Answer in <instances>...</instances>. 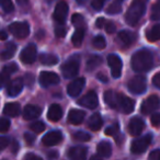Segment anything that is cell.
Masks as SVG:
<instances>
[{
  "label": "cell",
  "mask_w": 160,
  "mask_h": 160,
  "mask_svg": "<svg viewBox=\"0 0 160 160\" xmlns=\"http://www.w3.org/2000/svg\"><path fill=\"white\" fill-rule=\"evenodd\" d=\"M103 25H104V19H103V18L97 19V21H96V27L98 28V29H101V28H103Z\"/></svg>",
  "instance_id": "52"
},
{
  "label": "cell",
  "mask_w": 160,
  "mask_h": 160,
  "mask_svg": "<svg viewBox=\"0 0 160 160\" xmlns=\"http://www.w3.org/2000/svg\"><path fill=\"white\" fill-rule=\"evenodd\" d=\"M76 1H77L79 5H83V3H86V1H87V0H76Z\"/></svg>",
  "instance_id": "59"
},
{
  "label": "cell",
  "mask_w": 160,
  "mask_h": 160,
  "mask_svg": "<svg viewBox=\"0 0 160 160\" xmlns=\"http://www.w3.org/2000/svg\"><path fill=\"white\" fill-rule=\"evenodd\" d=\"M151 19L160 20V0H158L151 8Z\"/></svg>",
  "instance_id": "35"
},
{
  "label": "cell",
  "mask_w": 160,
  "mask_h": 160,
  "mask_svg": "<svg viewBox=\"0 0 160 160\" xmlns=\"http://www.w3.org/2000/svg\"><path fill=\"white\" fill-rule=\"evenodd\" d=\"M128 90L134 94H142L146 91V78L144 76H136L128 82Z\"/></svg>",
  "instance_id": "5"
},
{
  "label": "cell",
  "mask_w": 160,
  "mask_h": 160,
  "mask_svg": "<svg viewBox=\"0 0 160 160\" xmlns=\"http://www.w3.org/2000/svg\"><path fill=\"white\" fill-rule=\"evenodd\" d=\"M97 78H98V79H100L102 82H104V83L108 82V78L105 77L103 73H98V75H97Z\"/></svg>",
  "instance_id": "55"
},
{
  "label": "cell",
  "mask_w": 160,
  "mask_h": 160,
  "mask_svg": "<svg viewBox=\"0 0 160 160\" xmlns=\"http://www.w3.org/2000/svg\"><path fill=\"white\" fill-rule=\"evenodd\" d=\"M152 83L155 87L159 88L160 89V72H157L152 78Z\"/></svg>",
  "instance_id": "50"
},
{
  "label": "cell",
  "mask_w": 160,
  "mask_h": 160,
  "mask_svg": "<svg viewBox=\"0 0 160 160\" xmlns=\"http://www.w3.org/2000/svg\"><path fill=\"white\" fill-rule=\"evenodd\" d=\"M121 11H122V3H121V1H118V0L112 2L111 5L109 6V8H108V13H110V14H118V13H120Z\"/></svg>",
  "instance_id": "32"
},
{
  "label": "cell",
  "mask_w": 160,
  "mask_h": 160,
  "mask_svg": "<svg viewBox=\"0 0 160 160\" xmlns=\"http://www.w3.org/2000/svg\"><path fill=\"white\" fill-rule=\"evenodd\" d=\"M151 142H152V137H151L150 134H147V135L142 136V137L137 138V139H135L132 142L131 151L133 153H135V155H140L148 148Z\"/></svg>",
  "instance_id": "4"
},
{
  "label": "cell",
  "mask_w": 160,
  "mask_h": 160,
  "mask_svg": "<svg viewBox=\"0 0 160 160\" xmlns=\"http://www.w3.org/2000/svg\"><path fill=\"white\" fill-rule=\"evenodd\" d=\"M71 22H72V24L75 25L76 28H83L82 25L85 24V19H83L82 16L76 13V14H73L72 18H71Z\"/></svg>",
  "instance_id": "36"
},
{
  "label": "cell",
  "mask_w": 160,
  "mask_h": 160,
  "mask_svg": "<svg viewBox=\"0 0 160 160\" xmlns=\"http://www.w3.org/2000/svg\"><path fill=\"white\" fill-rule=\"evenodd\" d=\"M97 152H98V155L100 156V157H103V158L110 157L112 153L111 145L108 142H105V140H103V142H101L100 144L97 146Z\"/></svg>",
  "instance_id": "24"
},
{
  "label": "cell",
  "mask_w": 160,
  "mask_h": 160,
  "mask_svg": "<svg viewBox=\"0 0 160 160\" xmlns=\"http://www.w3.org/2000/svg\"><path fill=\"white\" fill-rule=\"evenodd\" d=\"M148 0H133L132 5L129 6L128 10H127L126 14H125V19L126 22L129 25H135L138 23L146 10V3Z\"/></svg>",
  "instance_id": "2"
},
{
  "label": "cell",
  "mask_w": 160,
  "mask_h": 160,
  "mask_svg": "<svg viewBox=\"0 0 160 160\" xmlns=\"http://www.w3.org/2000/svg\"><path fill=\"white\" fill-rule=\"evenodd\" d=\"M108 64H109L110 68H111L112 76H113L114 78L120 77L121 72H122V67H123L121 58L118 57V55H115V54H111V55H109V57H108Z\"/></svg>",
  "instance_id": "9"
},
{
  "label": "cell",
  "mask_w": 160,
  "mask_h": 160,
  "mask_svg": "<svg viewBox=\"0 0 160 160\" xmlns=\"http://www.w3.org/2000/svg\"><path fill=\"white\" fill-rule=\"evenodd\" d=\"M83 38H85V28H77L72 38H71V42H72L73 46L79 47L82 44Z\"/></svg>",
  "instance_id": "28"
},
{
  "label": "cell",
  "mask_w": 160,
  "mask_h": 160,
  "mask_svg": "<svg viewBox=\"0 0 160 160\" xmlns=\"http://www.w3.org/2000/svg\"><path fill=\"white\" fill-rule=\"evenodd\" d=\"M101 62H102V59H101L100 56L98 55L91 56L87 62V69L88 70H93V69H96L101 64Z\"/></svg>",
  "instance_id": "31"
},
{
  "label": "cell",
  "mask_w": 160,
  "mask_h": 160,
  "mask_svg": "<svg viewBox=\"0 0 160 160\" xmlns=\"http://www.w3.org/2000/svg\"><path fill=\"white\" fill-rule=\"evenodd\" d=\"M20 59L23 64H33L36 59V46L34 44H29L20 54Z\"/></svg>",
  "instance_id": "10"
},
{
  "label": "cell",
  "mask_w": 160,
  "mask_h": 160,
  "mask_svg": "<svg viewBox=\"0 0 160 160\" xmlns=\"http://www.w3.org/2000/svg\"><path fill=\"white\" fill-rule=\"evenodd\" d=\"M17 51V46L13 44V43H8L6 45L5 49H3L1 53H0V58L2 60H7V59H10L11 57H13L14 53Z\"/></svg>",
  "instance_id": "26"
},
{
  "label": "cell",
  "mask_w": 160,
  "mask_h": 160,
  "mask_svg": "<svg viewBox=\"0 0 160 160\" xmlns=\"http://www.w3.org/2000/svg\"><path fill=\"white\" fill-rule=\"evenodd\" d=\"M118 38L124 45H131L135 40V35L129 31H121L118 33Z\"/></svg>",
  "instance_id": "30"
},
{
  "label": "cell",
  "mask_w": 160,
  "mask_h": 160,
  "mask_svg": "<svg viewBox=\"0 0 160 160\" xmlns=\"http://www.w3.org/2000/svg\"><path fill=\"white\" fill-rule=\"evenodd\" d=\"M148 159L150 160H160V149H155L151 151L148 156Z\"/></svg>",
  "instance_id": "45"
},
{
  "label": "cell",
  "mask_w": 160,
  "mask_h": 160,
  "mask_svg": "<svg viewBox=\"0 0 160 160\" xmlns=\"http://www.w3.org/2000/svg\"><path fill=\"white\" fill-rule=\"evenodd\" d=\"M62 110L60 105L58 104H52L48 109V113H47V118L52 122H57L62 118Z\"/></svg>",
  "instance_id": "21"
},
{
  "label": "cell",
  "mask_w": 160,
  "mask_h": 160,
  "mask_svg": "<svg viewBox=\"0 0 160 160\" xmlns=\"http://www.w3.org/2000/svg\"><path fill=\"white\" fill-rule=\"evenodd\" d=\"M3 69H6L8 72H10L12 75V73L18 70V66H17V64H14V62H11V64H8L7 66L3 67Z\"/></svg>",
  "instance_id": "46"
},
{
  "label": "cell",
  "mask_w": 160,
  "mask_h": 160,
  "mask_svg": "<svg viewBox=\"0 0 160 160\" xmlns=\"http://www.w3.org/2000/svg\"><path fill=\"white\" fill-rule=\"evenodd\" d=\"M17 2L23 7V6H28V5H29V0H17Z\"/></svg>",
  "instance_id": "58"
},
{
  "label": "cell",
  "mask_w": 160,
  "mask_h": 160,
  "mask_svg": "<svg viewBox=\"0 0 160 160\" xmlns=\"http://www.w3.org/2000/svg\"><path fill=\"white\" fill-rule=\"evenodd\" d=\"M135 107V102L131 98L124 96L123 93H118V102H116V110H120L123 113H132Z\"/></svg>",
  "instance_id": "7"
},
{
  "label": "cell",
  "mask_w": 160,
  "mask_h": 160,
  "mask_svg": "<svg viewBox=\"0 0 160 160\" xmlns=\"http://www.w3.org/2000/svg\"><path fill=\"white\" fill-rule=\"evenodd\" d=\"M9 145V139L7 137H3V136H0V150L5 149L6 147Z\"/></svg>",
  "instance_id": "49"
},
{
  "label": "cell",
  "mask_w": 160,
  "mask_h": 160,
  "mask_svg": "<svg viewBox=\"0 0 160 160\" xmlns=\"http://www.w3.org/2000/svg\"><path fill=\"white\" fill-rule=\"evenodd\" d=\"M10 128V121L6 118H0V133H6Z\"/></svg>",
  "instance_id": "40"
},
{
  "label": "cell",
  "mask_w": 160,
  "mask_h": 160,
  "mask_svg": "<svg viewBox=\"0 0 160 160\" xmlns=\"http://www.w3.org/2000/svg\"><path fill=\"white\" fill-rule=\"evenodd\" d=\"M131 66L136 72H144L148 71L153 66L152 54L148 49H140L134 53L131 59Z\"/></svg>",
  "instance_id": "1"
},
{
  "label": "cell",
  "mask_w": 160,
  "mask_h": 160,
  "mask_svg": "<svg viewBox=\"0 0 160 160\" xmlns=\"http://www.w3.org/2000/svg\"><path fill=\"white\" fill-rule=\"evenodd\" d=\"M118 131H120V125H118V123H114L113 125H111V126H109L107 129H105V135L115 136L116 134L118 133Z\"/></svg>",
  "instance_id": "39"
},
{
  "label": "cell",
  "mask_w": 160,
  "mask_h": 160,
  "mask_svg": "<svg viewBox=\"0 0 160 160\" xmlns=\"http://www.w3.org/2000/svg\"><path fill=\"white\" fill-rule=\"evenodd\" d=\"M92 44H93L94 48L97 49H103L107 46V42H105V38L102 35H98L93 38L92 41Z\"/></svg>",
  "instance_id": "33"
},
{
  "label": "cell",
  "mask_w": 160,
  "mask_h": 160,
  "mask_svg": "<svg viewBox=\"0 0 160 160\" xmlns=\"http://www.w3.org/2000/svg\"><path fill=\"white\" fill-rule=\"evenodd\" d=\"M144 127H145V123L142 118H132L131 122H129V124H128V132L131 135L137 136L142 133Z\"/></svg>",
  "instance_id": "16"
},
{
  "label": "cell",
  "mask_w": 160,
  "mask_h": 160,
  "mask_svg": "<svg viewBox=\"0 0 160 160\" xmlns=\"http://www.w3.org/2000/svg\"><path fill=\"white\" fill-rule=\"evenodd\" d=\"M25 78H27V79H29V81H27L28 85H29V86H32V83H33V79H34L33 76L30 75V73H28V75L25 76Z\"/></svg>",
  "instance_id": "56"
},
{
  "label": "cell",
  "mask_w": 160,
  "mask_h": 160,
  "mask_svg": "<svg viewBox=\"0 0 160 160\" xmlns=\"http://www.w3.org/2000/svg\"><path fill=\"white\" fill-rule=\"evenodd\" d=\"M40 62L41 64L45 65V66H54L58 62V57L53 54H42L40 55Z\"/></svg>",
  "instance_id": "29"
},
{
  "label": "cell",
  "mask_w": 160,
  "mask_h": 160,
  "mask_svg": "<svg viewBox=\"0 0 160 160\" xmlns=\"http://www.w3.org/2000/svg\"><path fill=\"white\" fill-rule=\"evenodd\" d=\"M67 13H68V5H67L66 1H60V2L57 3L55 11H54V20L58 24H64L65 21H66Z\"/></svg>",
  "instance_id": "11"
},
{
  "label": "cell",
  "mask_w": 160,
  "mask_h": 160,
  "mask_svg": "<svg viewBox=\"0 0 160 160\" xmlns=\"http://www.w3.org/2000/svg\"><path fill=\"white\" fill-rule=\"evenodd\" d=\"M59 82V77L52 71H42L40 75V83L42 87L47 88L51 86L57 85Z\"/></svg>",
  "instance_id": "13"
},
{
  "label": "cell",
  "mask_w": 160,
  "mask_h": 160,
  "mask_svg": "<svg viewBox=\"0 0 160 160\" xmlns=\"http://www.w3.org/2000/svg\"><path fill=\"white\" fill-rule=\"evenodd\" d=\"M6 1H8V0H0V6H2L3 3L6 2Z\"/></svg>",
  "instance_id": "60"
},
{
  "label": "cell",
  "mask_w": 160,
  "mask_h": 160,
  "mask_svg": "<svg viewBox=\"0 0 160 160\" xmlns=\"http://www.w3.org/2000/svg\"><path fill=\"white\" fill-rule=\"evenodd\" d=\"M105 1H107V0H92L91 6H92V8H93V9L100 10V9H102V7L104 6Z\"/></svg>",
  "instance_id": "42"
},
{
  "label": "cell",
  "mask_w": 160,
  "mask_h": 160,
  "mask_svg": "<svg viewBox=\"0 0 160 160\" xmlns=\"http://www.w3.org/2000/svg\"><path fill=\"white\" fill-rule=\"evenodd\" d=\"M78 104L82 105L87 109H96L99 104L98 96L94 91H89L82 98L78 100Z\"/></svg>",
  "instance_id": "12"
},
{
  "label": "cell",
  "mask_w": 160,
  "mask_h": 160,
  "mask_svg": "<svg viewBox=\"0 0 160 160\" xmlns=\"http://www.w3.org/2000/svg\"><path fill=\"white\" fill-rule=\"evenodd\" d=\"M10 76H11V73L8 72L6 69L2 68V70H1V72H0V88H2V87H5L6 85H8Z\"/></svg>",
  "instance_id": "34"
},
{
  "label": "cell",
  "mask_w": 160,
  "mask_h": 160,
  "mask_svg": "<svg viewBox=\"0 0 160 160\" xmlns=\"http://www.w3.org/2000/svg\"><path fill=\"white\" fill-rule=\"evenodd\" d=\"M23 85H24V81H23L22 78H17V79L12 80L11 82L9 83V86H8V94L10 97H17L22 91Z\"/></svg>",
  "instance_id": "17"
},
{
  "label": "cell",
  "mask_w": 160,
  "mask_h": 160,
  "mask_svg": "<svg viewBox=\"0 0 160 160\" xmlns=\"http://www.w3.org/2000/svg\"><path fill=\"white\" fill-rule=\"evenodd\" d=\"M24 139L28 142V145H33L34 140H35V136L34 134H30V133H25L24 134Z\"/></svg>",
  "instance_id": "48"
},
{
  "label": "cell",
  "mask_w": 160,
  "mask_h": 160,
  "mask_svg": "<svg viewBox=\"0 0 160 160\" xmlns=\"http://www.w3.org/2000/svg\"><path fill=\"white\" fill-rule=\"evenodd\" d=\"M118 1H121V2H122V1H123V0H118Z\"/></svg>",
  "instance_id": "61"
},
{
  "label": "cell",
  "mask_w": 160,
  "mask_h": 160,
  "mask_svg": "<svg viewBox=\"0 0 160 160\" xmlns=\"http://www.w3.org/2000/svg\"><path fill=\"white\" fill-rule=\"evenodd\" d=\"M47 157L51 158V159H52V158H53V159H54V158H57L58 157V152H57V151H55V150H52V151H49V152L47 153Z\"/></svg>",
  "instance_id": "54"
},
{
  "label": "cell",
  "mask_w": 160,
  "mask_h": 160,
  "mask_svg": "<svg viewBox=\"0 0 160 160\" xmlns=\"http://www.w3.org/2000/svg\"><path fill=\"white\" fill-rule=\"evenodd\" d=\"M30 128H31L34 133H38V134L42 133V132H44V129H45V124L43 122H41V121H38V122L32 123Z\"/></svg>",
  "instance_id": "37"
},
{
  "label": "cell",
  "mask_w": 160,
  "mask_h": 160,
  "mask_svg": "<svg viewBox=\"0 0 160 160\" xmlns=\"http://www.w3.org/2000/svg\"><path fill=\"white\" fill-rule=\"evenodd\" d=\"M86 85V79L85 78H78L71 81L67 87V92L70 97H77L81 93L82 89L85 88Z\"/></svg>",
  "instance_id": "14"
},
{
  "label": "cell",
  "mask_w": 160,
  "mask_h": 160,
  "mask_svg": "<svg viewBox=\"0 0 160 160\" xmlns=\"http://www.w3.org/2000/svg\"><path fill=\"white\" fill-rule=\"evenodd\" d=\"M67 33V30L66 28L64 27V24H59L57 28L55 29V35L57 38H64Z\"/></svg>",
  "instance_id": "41"
},
{
  "label": "cell",
  "mask_w": 160,
  "mask_h": 160,
  "mask_svg": "<svg viewBox=\"0 0 160 160\" xmlns=\"http://www.w3.org/2000/svg\"><path fill=\"white\" fill-rule=\"evenodd\" d=\"M88 149L83 146H76L68 150V157L72 160H83L87 157Z\"/></svg>",
  "instance_id": "19"
},
{
  "label": "cell",
  "mask_w": 160,
  "mask_h": 160,
  "mask_svg": "<svg viewBox=\"0 0 160 160\" xmlns=\"http://www.w3.org/2000/svg\"><path fill=\"white\" fill-rule=\"evenodd\" d=\"M62 140V134L59 131H52L49 133H47L46 135L43 137L42 142L44 146L51 147L55 146V145L59 144Z\"/></svg>",
  "instance_id": "15"
},
{
  "label": "cell",
  "mask_w": 160,
  "mask_h": 160,
  "mask_svg": "<svg viewBox=\"0 0 160 160\" xmlns=\"http://www.w3.org/2000/svg\"><path fill=\"white\" fill-rule=\"evenodd\" d=\"M20 112H21L20 104L17 102L8 103V104H6L5 108H3V113H5V115L11 116V118L18 116L19 114H20Z\"/></svg>",
  "instance_id": "22"
},
{
  "label": "cell",
  "mask_w": 160,
  "mask_h": 160,
  "mask_svg": "<svg viewBox=\"0 0 160 160\" xmlns=\"http://www.w3.org/2000/svg\"><path fill=\"white\" fill-rule=\"evenodd\" d=\"M62 72L65 78H73L78 73L79 70V57L78 56H72L69 59H67L60 67Z\"/></svg>",
  "instance_id": "3"
},
{
  "label": "cell",
  "mask_w": 160,
  "mask_h": 160,
  "mask_svg": "<svg viewBox=\"0 0 160 160\" xmlns=\"http://www.w3.org/2000/svg\"><path fill=\"white\" fill-rule=\"evenodd\" d=\"M102 125L103 120L99 113H94L93 115H91V118H89V122H88V127L93 132L99 131L102 127Z\"/></svg>",
  "instance_id": "23"
},
{
  "label": "cell",
  "mask_w": 160,
  "mask_h": 160,
  "mask_svg": "<svg viewBox=\"0 0 160 160\" xmlns=\"http://www.w3.org/2000/svg\"><path fill=\"white\" fill-rule=\"evenodd\" d=\"M85 116L86 113L83 111H81V110H78V109L71 110L68 114V122L73 125H79L85 120Z\"/></svg>",
  "instance_id": "20"
},
{
  "label": "cell",
  "mask_w": 160,
  "mask_h": 160,
  "mask_svg": "<svg viewBox=\"0 0 160 160\" xmlns=\"http://www.w3.org/2000/svg\"><path fill=\"white\" fill-rule=\"evenodd\" d=\"M104 27H105V31H107V33L112 34V33H114V32H115L116 27H115V24H114L113 22H108V23H105Z\"/></svg>",
  "instance_id": "47"
},
{
  "label": "cell",
  "mask_w": 160,
  "mask_h": 160,
  "mask_svg": "<svg viewBox=\"0 0 160 160\" xmlns=\"http://www.w3.org/2000/svg\"><path fill=\"white\" fill-rule=\"evenodd\" d=\"M150 122H151V124H152L155 127L160 126V113L152 114V116L150 118Z\"/></svg>",
  "instance_id": "43"
},
{
  "label": "cell",
  "mask_w": 160,
  "mask_h": 160,
  "mask_svg": "<svg viewBox=\"0 0 160 160\" xmlns=\"http://www.w3.org/2000/svg\"><path fill=\"white\" fill-rule=\"evenodd\" d=\"M160 108V99L158 96L152 94L148 97L142 104V112L144 114H150Z\"/></svg>",
  "instance_id": "8"
},
{
  "label": "cell",
  "mask_w": 160,
  "mask_h": 160,
  "mask_svg": "<svg viewBox=\"0 0 160 160\" xmlns=\"http://www.w3.org/2000/svg\"><path fill=\"white\" fill-rule=\"evenodd\" d=\"M18 149H19V144H18V142H17V140H13V142H12L11 151H12L13 153H16L17 151H18Z\"/></svg>",
  "instance_id": "53"
},
{
  "label": "cell",
  "mask_w": 160,
  "mask_h": 160,
  "mask_svg": "<svg viewBox=\"0 0 160 160\" xmlns=\"http://www.w3.org/2000/svg\"><path fill=\"white\" fill-rule=\"evenodd\" d=\"M147 40L149 42H157L160 40V24H156L147 31Z\"/></svg>",
  "instance_id": "27"
},
{
  "label": "cell",
  "mask_w": 160,
  "mask_h": 160,
  "mask_svg": "<svg viewBox=\"0 0 160 160\" xmlns=\"http://www.w3.org/2000/svg\"><path fill=\"white\" fill-rule=\"evenodd\" d=\"M7 38H8V34L6 33V32L0 31V40H1V41H5V40H7Z\"/></svg>",
  "instance_id": "57"
},
{
  "label": "cell",
  "mask_w": 160,
  "mask_h": 160,
  "mask_svg": "<svg viewBox=\"0 0 160 160\" xmlns=\"http://www.w3.org/2000/svg\"><path fill=\"white\" fill-rule=\"evenodd\" d=\"M1 7H2V9L5 10L6 12H12V11H13V9H14L13 3H12L11 0H8V1H6V2L1 6Z\"/></svg>",
  "instance_id": "44"
},
{
  "label": "cell",
  "mask_w": 160,
  "mask_h": 160,
  "mask_svg": "<svg viewBox=\"0 0 160 160\" xmlns=\"http://www.w3.org/2000/svg\"><path fill=\"white\" fill-rule=\"evenodd\" d=\"M73 138L78 142H88L91 137H90L89 134L85 133V132H76L73 134Z\"/></svg>",
  "instance_id": "38"
},
{
  "label": "cell",
  "mask_w": 160,
  "mask_h": 160,
  "mask_svg": "<svg viewBox=\"0 0 160 160\" xmlns=\"http://www.w3.org/2000/svg\"><path fill=\"white\" fill-rule=\"evenodd\" d=\"M10 32L17 38H25L30 34V27L27 22H13L9 27Z\"/></svg>",
  "instance_id": "6"
},
{
  "label": "cell",
  "mask_w": 160,
  "mask_h": 160,
  "mask_svg": "<svg viewBox=\"0 0 160 160\" xmlns=\"http://www.w3.org/2000/svg\"><path fill=\"white\" fill-rule=\"evenodd\" d=\"M118 93L113 90H108L104 93V102L109 105L110 108L116 110V102H118Z\"/></svg>",
  "instance_id": "25"
},
{
  "label": "cell",
  "mask_w": 160,
  "mask_h": 160,
  "mask_svg": "<svg viewBox=\"0 0 160 160\" xmlns=\"http://www.w3.org/2000/svg\"><path fill=\"white\" fill-rule=\"evenodd\" d=\"M24 159L25 160H42V159H41V157L33 155V153H28V155L24 157Z\"/></svg>",
  "instance_id": "51"
},
{
  "label": "cell",
  "mask_w": 160,
  "mask_h": 160,
  "mask_svg": "<svg viewBox=\"0 0 160 160\" xmlns=\"http://www.w3.org/2000/svg\"><path fill=\"white\" fill-rule=\"evenodd\" d=\"M41 113H42V109L40 107L33 104H28L23 110V118L27 121H31L38 118L41 115Z\"/></svg>",
  "instance_id": "18"
}]
</instances>
